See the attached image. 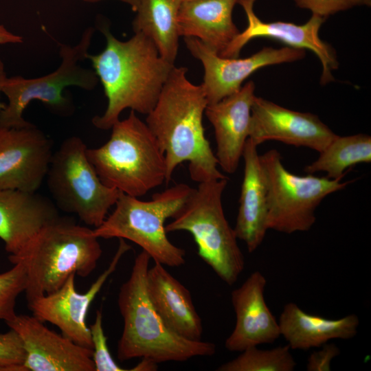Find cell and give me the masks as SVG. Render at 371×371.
Wrapping results in <instances>:
<instances>
[{"label":"cell","mask_w":371,"mask_h":371,"mask_svg":"<svg viewBox=\"0 0 371 371\" xmlns=\"http://www.w3.org/2000/svg\"><path fill=\"white\" fill-rule=\"evenodd\" d=\"M23 42L21 36L14 34L0 24V45L8 43H20Z\"/></svg>","instance_id":"32"},{"label":"cell","mask_w":371,"mask_h":371,"mask_svg":"<svg viewBox=\"0 0 371 371\" xmlns=\"http://www.w3.org/2000/svg\"><path fill=\"white\" fill-rule=\"evenodd\" d=\"M89 1H95L99 0H85ZM124 3H127L131 7V9L135 12L138 6L140 0H119Z\"/></svg>","instance_id":"36"},{"label":"cell","mask_w":371,"mask_h":371,"mask_svg":"<svg viewBox=\"0 0 371 371\" xmlns=\"http://www.w3.org/2000/svg\"><path fill=\"white\" fill-rule=\"evenodd\" d=\"M296 5L326 19L328 16L356 6H370L371 0H293Z\"/></svg>","instance_id":"30"},{"label":"cell","mask_w":371,"mask_h":371,"mask_svg":"<svg viewBox=\"0 0 371 371\" xmlns=\"http://www.w3.org/2000/svg\"><path fill=\"white\" fill-rule=\"evenodd\" d=\"M227 183V177L199 183L165 229L166 232H190L201 258L232 286L244 270L245 258L223 208Z\"/></svg>","instance_id":"6"},{"label":"cell","mask_w":371,"mask_h":371,"mask_svg":"<svg viewBox=\"0 0 371 371\" xmlns=\"http://www.w3.org/2000/svg\"><path fill=\"white\" fill-rule=\"evenodd\" d=\"M280 335L292 350L320 348L335 339H349L357 333L359 319L355 314L331 319L311 314L296 304H286L278 320Z\"/></svg>","instance_id":"23"},{"label":"cell","mask_w":371,"mask_h":371,"mask_svg":"<svg viewBox=\"0 0 371 371\" xmlns=\"http://www.w3.org/2000/svg\"><path fill=\"white\" fill-rule=\"evenodd\" d=\"M238 0L182 1L178 14L179 36L194 37L221 55L239 34L232 20Z\"/></svg>","instance_id":"22"},{"label":"cell","mask_w":371,"mask_h":371,"mask_svg":"<svg viewBox=\"0 0 371 371\" xmlns=\"http://www.w3.org/2000/svg\"><path fill=\"white\" fill-rule=\"evenodd\" d=\"M7 76L5 71V67L3 61L0 58V93L2 92V87L4 84L5 80H6ZM5 106V104L2 103L0 101V112Z\"/></svg>","instance_id":"34"},{"label":"cell","mask_w":371,"mask_h":371,"mask_svg":"<svg viewBox=\"0 0 371 371\" xmlns=\"http://www.w3.org/2000/svg\"><path fill=\"white\" fill-rule=\"evenodd\" d=\"M337 135L315 114L293 111L262 98H254L248 139L256 146L275 140L319 153Z\"/></svg>","instance_id":"14"},{"label":"cell","mask_w":371,"mask_h":371,"mask_svg":"<svg viewBox=\"0 0 371 371\" xmlns=\"http://www.w3.org/2000/svg\"><path fill=\"white\" fill-rule=\"evenodd\" d=\"M102 254L93 229L59 216L43 227L19 254L8 258L25 267L28 302L54 292L72 274L87 277Z\"/></svg>","instance_id":"4"},{"label":"cell","mask_w":371,"mask_h":371,"mask_svg":"<svg viewBox=\"0 0 371 371\" xmlns=\"http://www.w3.org/2000/svg\"><path fill=\"white\" fill-rule=\"evenodd\" d=\"M254 90V82L249 81L238 91L207 104L205 110L214 130L218 165L228 174L236 171L249 137Z\"/></svg>","instance_id":"18"},{"label":"cell","mask_w":371,"mask_h":371,"mask_svg":"<svg viewBox=\"0 0 371 371\" xmlns=\"http://www.w3.org/2000/svg\"><path fill=\"white\" fill-rule=\"evenodd\" d=\"M266 284L265 276L255 271L232 292L236 323L225 341L227 350L240 352L251 346L271 344L280 336L278 322L265 302Z\"/></svg>","instance_id":"17"},{"label":"cell","mask_w":371,"mask_h":371,"mask_svg":"<svg viewBox=\"0 0 371 371\" xmlns=\"http://www.w3.org/2000/svg\"><path fill=\"white\" fill-rule=\"evenodd\" d=\"M117 251L108 267L84 293L77 292L75 274L71 275L56 291L28 302L32 315L43 322L57 326L65 337L74 343L93 350L87 315L89 306L109 277L116 270L122 256L131 249L124 239L119 238Z\"/></svg>","instance_id":"11"},{"label":"cell","mask_w":371,"mask_h":371,"mask_svg":"<svg viewBox=\"0 0 371 371\" xmlns=\"http://www.w3.org/2000/svg\"><path fill=\"white\" fill-rule=\"evenodd\" d=\"M111 129L105 144L87 150L104 185L139 198L166 182L164 152L135 111L119 120Z\"/></svg>","instance_id":"5"},{"label":"cell","mask_w":371,"mask_h":371,"mask_svg":"<svg viewBox=\"0 0 371 371\" xmlns=\"http://www.w3.org/2000/svg\"><path fill=\"white\" fill-rule=\"evenodd\" d=\"M192 188L179 183L142 201L121 193L113 212L93 229L98 238L128 240L149 254L155 262L179 267L185 262V250L168 238L165 221L172 218L189 197Z\"/></svg>","instance_id":"7"},{"label":"cell","mask_w":371,"mask_h":371,"mask_svg":"<svg viewBox=\"0 0 371 371\" xmlns=\"http://www.w3.org/2000/svg\"><path fill=\"white\" fill-rule=\"evenodd\" d=\"M5 323L23 342L26 371H95L92 349L56 333L34 316L16 314Z\"/></svg>","instance_id":"15"},{"label":"cell","mask_w":371,"mask_h":371,"mask_svg":"<svg viewBox=\"0 0 371 371\" xmlns=\"http://www.w3.org/2000/svg\"><path fill=\"white\" fill-rule=\"evenodd\" d=\"M93 30H86L80 41L74 46L61 45L60 66L45 76L25 78L16 76L7 78L2 87L8 103L0 112V128H22L31 124L23 113L33 100L41 101L54 109H63L68 104L64 89L76 86L85 90L93 89L98 81L93 70L80 63L87 58Z\"/></svg>","instance_id":"10"},{"label":"cell","mask_w":371,"mask_h":371,"mask_svg":"<svg viewBox=\"0 0 371 371\" xmlns=\"http://www.w3.org/2000/svg\"><path fill=\"white\" fill-rule=\"evenodd\" d=\"M182 1H192V0H181Z\"/></svg>","instance_id":"37"},{"label":"cell","mask_w":371,"mask_h":371,"mask_svg":"<svg viewBox=\"0 0 371 371\" xmlns=\"http://www.w3.org/2000/svg\"><path fill=\"white\" fill-rule=\"evenodd\" d=\"M104 49L87 54L107 98L102 115L92 119L98 128L109 130L120 120L122 112L131 111L148 115L155 106L173 67L162 58L153 42L136 32L123 41L103 29Z\"/></svg>","instance_id":"2"},{"label":"cell","mask_w":371,"mask_h":371,"mask_svg":"<svg viewBox=\"0 0 371 371\" xmlns=\"http://www.w3.org/2000/svg\"><path fill=\"white\" fill-rule=\"evenodd\" d=\"M289 345L270 350L249 347L234 359L221 364L218 371H293L296 366Z\"/></svg>","instance_id":"26"},{"label":"cell","mask_w":371,"mask_h":371,"mask_svg":"<svg viewBox=\"0 0 371 371\" xmlns=\"http://www.w3.org/2000/svg\"><path fill=\"white\" fill-rule=\"evenodd\" d=\"M53 153L50 139L32 124L0 128V190L36 192Z\"/></svg>","instance_id":"13"},{"label":"cell","mask_w":371,"mask_h":371,"mask_svg":"<svg viewBox=\"0 0 371 371\" xmlns=\"http://www.w3.org/2000/svg\"><path fill=\"white\" fill-rule=\"evenodd\" d=\"M320 348L309 355L306 363L307 371H330L333 359L341 352L334 343L327 342Z\"/></svg>","instance_id":"31"},{"label":"cell","mask_w":371,"mask_h":371,"mask_svg":"<svg viewBox=\"0 0 371 371\" xmlns=\"http://www.w3.org/2000/svg\"><path fill=\"white\" fill-rule=\"evenodd\" d=\"M146 288L154 308L174 332L190 340H201L202 320L189 290L163 265L155 262L148 269Z\"/></svg>","instance_id":"20"},{"label":"cell","mask_w":371,"mask_h":371,"mask_svg":"<svg viewBox=\"0 0 371 371\" xmlns=\"http://www.w3.org/2000/svg\"><path fill=\"white\" fill-rule=\"evenodd\" d=\"M93 346V360L95 371H126L117 364L107 345L102 325V313L98 310L93 323L89 326Z\"/></svg>","instance_id":"28"},{"label":"cell","mask_w":371,"mask_h":371,"mask_svg":"<svg viewBox=\"0 0 371 371\" xmlns=\"http://www.w3.org/2000/svg\"><path fill=\"white\" fill-rule=\"evenodd\" d=\"M27 275L24 265L19 262L12 268L0 273V319L5 322L15 317L16 300L25 292Z\"/></svg>","instance_id":"27"},{"label":"cell","mask_w":371,"mask_h":371,"mask_svg":"<svg viewBox=\"0 0 371 371\" xmlns=\"http://www.w3.org/2000/svg\"><path fill=\"white\" fill-rule=\"evenodd\" d=\"M25 357L23 342L14 330L0 333V371H26Z\"/></svg>","instance_id":"29"},{"label":"cell","mask_w":371,"mask_h":371,"mask_svg":"<svg viewBox=\"0 0 371 371\" xmlns=\"http://www.w3.org/2000/svg\"><path fill=\"white\" fill-rule=\"evenodd\" d=\"M371 161V137L365 134L337 135L319 153L318 158L304 168L307 174L325 172L326 177L340 179L347 168Z\"/></svg>","instance_id":"25"},{"label":"cell","mask_w":371,"mask_h":371,"mask_svg":"<svg viewBox=\"0 0 371 371\" xmlns=\"http://www.w3.org/2000/svg\"><path fill=\"white\" fill-rule=\"evenodd\" d=\"M157 369V363L148 359H142V361L130 369V371H155Z\"/></svg>","instance_id":"33"},{"label":"cell","mask_w":371,"mask_h":371,"mask_svg":"<svg viewBox=\"0 0 371 371\" xmlns=\"http://www.w3.org/2000/svg\"><path fill=\"white\" fill-rule=\"evenodd\" d=\"M58 217L56 205L43 195L0 190V238L9 256L19 254L43 227Z\"/></svg>","instance_id":"19"},{"label":"cell","mask_w":371,"mask_h":371,"mask_svg":"<svg viewBox=\"0 0 371 371\" xmlns=\"http://www.w3.org/2000/svg\"><path fill=\"white\" fill-rule=\"evenodd\" d=\"M256 0H238V3L242 5L244 10L253 9Z\"/></svg>","instance_id":"35"},{"label":"cell","mask_w":371,"mask_h":371,"mask_svg":"<svg viewBox=\"0 0 371 371\" xmlns=\"http://www.w3.org/2000/svg\"><path fill=\"white\" fill-rule=\"evenodd\" d=\"M187 71L186 67H173L145 122L164 152L166 183L183 161L189 164L192 180L199 183L226 178L205 135L207 102L203 89L188 80Z\"/></svg>","instance_id":"1"},{"label":"cell","mask_w":371,"mask_h":371,"mask_svg":"<svg viewBox=\"0 0 371 371\" xmlns=\"http://www.w3.org/2000/svg\"><path fill=\"white\" fill-rule=\"evenodd\" d=\"M258 146L247 139L243 156L244 175L234 233L249 253L263 242L267 231V190Z\"/></svg>","instance_id":"21"},{"label":"cell","mask_w":371,"mask_h":371,"mask_svg":"<svg viewBox=\"0 0 371 371\" xmlns=\"http://www.w3.org/2000/svg\"><path fill=\"white\" fill-rule=\"evenodd\" d=\"M184 42L192 55L203 66L201 86L207 104L238 91L243 82L255 71L269 65L293 62L305 56L304 49L287 46L279 49L264 47L245 58H225L196 38L184 37Z\"/></svg>","instance_id":"12"},{"label":"cell","mask_w":371,"mask_h":371,"mask_svg":"<svg viewBox=\"0 0 371 371\" xmlns=\"http://www.w3.org/2000/svg\"><path fill=\"white\" fill-rule=\"evenodd\" d=\"M260 159L267 190V226L282 233L308 231L315 223V210L322 200L352 182L293 174L284 166L276 149L260 155Z\"/></svg>","instance_id":"9"},{"label":"cell","mask_w":371,"mask_h":371,"mask_svg":"<svg viewBox=\"0 0 371 371\" xmlns=\"http://www.w3.org/2000/svg\"><path fill=\"white\" fill-rule=\"evenodd\" d=\"M181 0H140L133 21L135 33L150 38L160 56L172 65L178 52V14Z\"/></svg>","instance_id":"24"},{"label":"cell","mask_w":371,"mask_h":371,"mask_svg":"<svg viewBox=\"0 0 371 371\" xmlns=\"http://www.w3.org/2000/svg\"><path fill=\"white\" fill-rule=\"evenodd\" d=\"M150 259L142 250L134 260L129 278L120 289L117 305L123 329L117 344V358L120 361L142 358L158 364L213 355L214 344L181 337L154 308L146 288Z\"/></svg>","instance_id":"3"},{"label":"cell","mask_w":371,"mask_h":371,"mask_svg":"<svg viewBox=\"0 0 371 371\" xmlns=\"http://www.w3.org/2000/svg\"><path fill=\"white\" fill-rule=\"evenodd\" d=\"M248 25L240 32L229 47L219 56L237 58L243 46L256 37H268L286 44L289 47L309 49L314 52L322 65L320 82L326 85L334 80L332 71L338 67L339 63L334 49L322 41L319 36V29L325 18L312 14L309 20L302 25L276 21L263 22L255 14L254 10H245Z\"/></svg>","instance_id":"16"},{"label":"cell","mask_w":371,"mask_h":371,"mask_svg":"<svg viewBox=\"0 0 371 371\" xmlns=\"http://www.w3.org/2000/svg\"><path fill=\"white\" fill-rule=\"evenodd\" d=\"M87 148L79 137L65 139L53 153L45 179L59 209L95 228L122 192L102 182L87 157Z\"/></svg>","instance_id":"8"}]
</instances>
